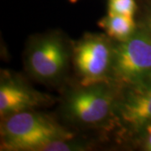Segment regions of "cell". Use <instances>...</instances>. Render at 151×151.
<instances>
[{
	"label": "cell",
	"instance_id": "7",
	"mask_svg": "<svg viewBox=\"0 0 151 151\" xmlns=\"http://www.w3.org/2000/svg\"><path fill=\"white\" fill-rule=\"evenodd\" d=\"M53 97L30 86L20 76L2 70L0 75V117L50 105Z\"/></svg>",
	"mask_w": 151,
	"mask_h": 151
},
{
	"label": "cell",
	"instance_id": "2",
	"mask_svg": "<svg viewBox=\"0 0 151 151\" xmlns=\"http://www.w3.org/2000/svg\"><path fill=\"white\" fill-rule=\"evenodd\" d=\"M76 134L48 114L28 110L1 119L0 148L4 151H40L44 146Z\"/></svg>",
	"mask_w": 151,
	"mask_h": 151
},
{
	"label": "cell",
	"instance_id": "6",
	"mask_svg": "<svg viewBox=\"0 0 151 151\" xmlns=\"http://www.w3.org/2000/svg\"><path fill=\"white\" fill-rule=\"evenodd\" d=\"M151 122V81L120 86L113 128L123 134L134 135Z\"/></svg>",
	"mask_w": 151,
	"mask_h": 151
},
{
	"label": "cell",
	"instance_id": "1",
	"mask_svg": "<svg viewBox=\"0 0 151 151\" xmlns=\"http://www.w3.org/2000/svg\"><path fill=\"white\" fill-rule=\"evenodd\" d=\"M120 86L113 81L77 85L65 92L60 110L70 124L82 129H112Z\"/></svg>",
	"mask_w": 151,
	"mask_h": 151
},
{
	"label": "cell",
	"instance_id": "9",
	"mask_svg": "<svg viewBox=\"0 0 151 151\" xmlns=\"http://www.w3.org/2000/svg\"><path fill=\"white\" fill-rule=\"evenodd\" d=\"M138 6L135 0H108V13L134 17Z\"/></svg>",
	"mask_w": 151,
	"mask_h": 151
},
{
	"label": "cell",
	"instance_id": "12",
	"mask_svg": "<svg viewBox=\"0 0 151 151\" xmlns=\"http://www.w3.org/2000/svg\"><path fill=\"white\" fill-rule=\"evenodd\" d=\"M78 1H80V0H69V2H70V3H72V4H75V3H77Z\"/></svg>",
	"mask_w": 151,
	"mask_h": 151
},
{
	"label": "cell",
	"instance_id": "3",
	"mask_svg": "<svg viewBox=\"0 0 151 151\" xmlns=\"http://www.w3.org/2000/svg\"><path fill=\"white\" fill-rule=\"evenodd\" d=\"M24 68L38 82L55 85L64 79L71 62V41L50 31L32 37L24 51Z\"/></svg>",
	"mask_w": 151,
	"mask_h": 151
},
{
	"label": "cell",
	"instance_id": "11",
	"mask_svg": "<svg viewBox=\"0 0 151 151\" xmlns=\"http://www.w3.org/2000/svg\"><path fill=\"white\" fill-rule=\"evenodd\" d=\"M138 23L151 35V8L144 14L142 19Z\"/></svg>",
	"mask_w": 151,
	"mask_h": 151
},
{
	"label": "cell",
	"instance_id": "10",
	"mask_svg": "<svg viewBox=\"0 0 151 151\" xmlns=\"http://www.w3.org/2000/svg\"><path fill=\"white\" fill-rule=\"evenodd\" d=\"M133 137L144 150L151 151V122L143 126Z\"/></svg>",
	"mask_w": 151,
	"mask_h": 151
},
{
	"label": "cell",
	"instance_id": "4",
	"mask_svg": "<svg viewBox=\"0 0 151 151\" xmlns=\"http://www.w3.org/2000/svg\"><path fill=\"white\" fill-rule=\"evenodd\" d=\"M115 44L105 33H86L71 41V64L78 83L90 85L110 81Z\"/></svg>",
	"mask_w": 151,
	"mask_h": 151
},
{
	"label": "cell",
	"instance_id": "8",
	"mask_svg": "<svg viewBox=\"0 0 151 151\" xmlns=\"http://www.w3.org/2000/svg\"><path fill=\"white\" fill-rule=\"evenodd\" d=\"M104 33L116 42H123L130 38L136 31L139 24L134 17L108 14L97 22Z\"/></svg>",
	"mask_w": 151,
	"mask_h": 151
},
{
	"label": "cell",
	"instance_id": "5",
	"mask_svg": "<svg viewBox=\"0 0 151 151\" xmlns=\"http://www.w3.org/2000/svg\"><path fill=\"white\" fill-rule=\"evenodd\" d=\"M110 80L119 86L151 81V35L139 24L131 37L115 44Z\"/></svg>",
	"mask_w": 151,
	"mask_h": 151
}]
</instances>
